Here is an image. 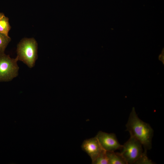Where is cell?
I'll return each instance as SVG.
<instances>
[{"label":"cell","mask_w":164,"mask_h":164,"mask_svg":"<svg viewBox=\"0 0 164 164\" xmlns=\"http://www.w3.org/2000/svg\"><path fill=\"white\" fill-rule=\"evenodd\" d=\"M126 127V131L129 133L130 137L141 143L144 151L147 152V150L152 148L153 130L149 124L139 118L134 107L130 114Z\"/></svg>","instance_id":"1"},{"label":"cell","mask_w":164,"mask_h":164,"mask_svg":"<svg viewBox=\"0 0 164 164\" xmlns=\"http://www.w3.org/2000/svg\"><path fill=\"white\" fill-rule=\"evenodd\" d=\"M37 49V43L34 38L23 39L17 45L16 58L32 68L38 58Z\"/></svg>","instance_id":"2"},{"label":"cell","mask_w":164,"mask_h":164,"mask_svg":"<svg viewBox=\"0 0 164 164\" xmlns=\"http://www.w3.org/2000/svg\"><path fill=\"white\" fill-rule=\"evenodd\" d=\"M142 146L139 141L130 137L122 145L120 153L127 164H140L142 159L147 155V152L143 151Z\"/></svg>","instance_id":"3"},{"label":"cell","mask_w":164,"mask_h":164,"mask_svg":"<svg viewBox=\"0 0 164 164\" xmlns=\"http://www.w3.org/2000/svg\"><path fill=\"white\" fill-rule=\"evenodd\" d=\"M18 61L5 53L0 55V82L9 81L18 76Z\"/></svg>","instance_id":"4"},{"label":"cell","mask_w":164,"mask_h":164,"mask_svg":"<svg viewBox=\"0 0 164 164\" xmlns=\"http://www.w3.org/2000/svg\"><path fill=\"white\" fill-rule=\"evenodd\" d=\"M95 137L102 149L106 151H114L120 150L122 147V145L119 143L114 133H108L100 131Z\"/></svg>","instance_id":"5"},{"label":"cell","mask_w":164,"mask_h":164,"mask_svg":"<svg viewBox=\"0 0 164 164\" xmlns=\"http://www.w3.org/2000/svg\"><path fill=\"white\" fill-rule=\"evenodd\" d=\"M81 147L82 149L90 156L92 160V162L104 150L95 137L84 140Z\"/></svg>","instance_id":"6"},{"label":"cell","mask_w":164,"mask_h":164,"mask_svg":"<svg viewBox=\"0 0 164 164\" xmlns=\"http://www.w3.org/2000/svg\"><path fill=\"white\" fill-rule=\"evenodd\" d=\"M109 164H127L120 152L106 151Z\"/></svg>","instance_id":"7"},{"label":"cell","mask_w":164,"mask_h":164,"mask_svg":"<svg viewBox=\"0 0 164 164\" xmlns=\"http://www.w3.org/2000/svg\"><path fill=\"white\" fill-rule=\"evenodd\" d=\"M11 29L9 18L4 15L0 18V32L9 36Z\"/></svg>","instance_id":"8"},{"label":"cell","mask_w":164,"mask_h":164,"mask_svg":"<svg viewBox=\"0 0 164 164\" xmlns=\"http://www.w3.org/2000/svg\"><path fill=\"white\" fill-rule=\"evenodd\" d=\"M11 40L9 36L0 32V55L5 53V49Z\"/></svg>","instance_id":"9"},{"label":"cell","mask_w":164,"mask_h":164,"mask_svg":"<svg viewBox=\"0 0 164 164\" xmlns=\"http://www.w3.org/2000/svg\"><path fill=\"white\" fill-rule=\"evenodd\" d=\"M92 163L93 164H109L106 151L104 150L103 151L94 161L92 162Z\"/></svg>","instance_id":"10"},{"label":"cell","mask_w":164,"mask_h":164,"mask_svg":"<svg viewBox=\"0 0 164 164\" xmlns=\"http://www.w3.org/2000/svg\"><path fill=\"white\" fill-rule=\"evenodd\" d=\"M162 55H161V54L160 55V57L159 58H160V60H161L162 61V62H163V58H164V57L163 56V54H162Z\"/></svg>","instance_id":"11"},{"label":"cell","mask_w":164,"mask_h":164,"mask_svg":"<svg viewBox=\"0 0 164 164\" xmlns=\"http://www.w3.org/2000/svg\"><path fill=\"white\" fill-rule=\"evenodd\" d=\"M4 15V14L3 13L0 12V18Z\"/></svg>","instance_id":"12"}]
</instances>
